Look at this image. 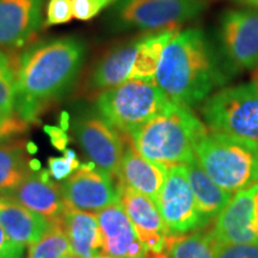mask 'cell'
<instances>
[{"mask_svg": "<svg viewBox=\"0 0 258 258\" xmlns=\"http://www.w3.org/2000/svg\"><path fill=\"white\" fill-rule=\"evenodd\" d=\"M88 47L83 38L63 36L40 41L12 59L16 78L15 111L27 123L63 97L78 78Z\"/></svg>", "mask_w": 258, "mask_h": 258, "instance_id": "cell-1", "label": "cell"}, {"mask_svg": "<svg viewBox=\"0 0 258 258\" xmlns=\"http://www.w3.org/2000/svg\"><path fill=\"white\" fill-rule=\"evenodd\" d=\"M230 79L215 42L201 28H188L166 46L154 83L171 102L191 109Z\"/></svg>", "mask_w": 258, "mask_h": 258, "instance_id": "cell-2", "label": "cell"}, {"mask_svg": "<svg viewBox=\"0 0 258 258\" xmlns=\"http://www.w3.org/2000/svg\"><path fill=\"white\" fill-rule=\"evenodd\" d=\"M207 134V128L191 109L171 102L163 111L125 135L146 159L169 169L195 159L196 147Z\"/></svg>", "mask_w": 258, "mask_h": 258, "instance_id": "cell-3", "label": "cell"}, {"mask_svg": "<svg viewBox=\"0 0 258 258\" xmlns=\"http://www.w3.org/2000/svg\"><path fill=\"white\" fill-rule=\"evenodd\" d=\"M196 159L217 184L235 194L258 183V145L212 133L200 141Z\"/></svg>", "mask_w": 258, "mask_h": 258, "instance_id": "cell-4", "label": "cell"}, {"mask_svg": "<svg viewBox=\"0 0 258 258\" xmlns=\"http://www.w3.org/2000/svg\"><path fill=\"white\" fill-rule=\"evenodd\" d=\"M206 8V0H117L106 15V23L114 32L173 30Z\"/></svg>", "mask_w": 258, "mask_h": 258, "instance_id": "cell-5", "label": "cell"}, {"mask_svg": "<svg viewBox=\"0 0 258 258\" xmlns=\"http://www.w3.org/2000/svg\"><path fill=\"white\" fill-rule=\"evenodd\" d=\"M171 101L154 82L131 79L99 92L98 114L112 127L129 134L170 105Z\"/></svg>", "mask_w": 258, "mask_h": 258, "instance_id": "cell-6", "label": "cell"}, {"mask_svg": "<svg viewBox=\"0 0 258 258\" xmlns=\"http://www.w3.org/2000/svg\"><path fill=\"white\" fill-rule=\"evenodd\" d=\"M201 112L212 133L258 145V88L253 83L218 90L206 99Z\"/></svg>", "mask_w": 258, "mask_h": 258, "instance_id": "cell-7", "label": "cell"}, {"mask_svg": "<svg viewBox=\"0 0 258 258\" xmlns=\"http://www.w3.org/2000/svg\"><path fill=\"white\" fill-rule=\"evenodd\" d=\"M226 69L232 76L258 66V10L249 6L222 12L215 36Z\"/></svg>", "mask_w": 258, "mask_h": 258, "instance_id": "cell-8", "label": "cell"}, {"mask_svg": "<svg viewBox=\"0 0 258 258\" xmlns=\"http://www.w3.org/2000/svg\"><path fill=\"white\" fill-rule=\"evenodd\" d=\"M66 211L99 213L120 202V185L114 178L97 169L92 161L80 164L79 169L60 186Z\"/></svg>", "mask_w": 258, "mask_h": 258, "instance_id": "cell-9", "label": "cell"}, {"mask_svg": "<svg viewBox=\"0 0 258 258\" xmlns=\"http://www.w3.org/2000/svg\"><path fill=\"white\" fill-rule=\"evenodd\" d=\"M156 203L171 234H186L206 226L196 206L185 165L167 169Z\"/></svg>", "mask_w": 258, "mask_h": 258, "instance_id": "cell-10", "label": "cell"}, {"mask_svg": "<svg viewBox=\"0 0 258 258\" xmlns=\"http://www.w3.org/2000/svg\"><path fill=\"white\" fill-rule=\"evenodd\" d=\"M73 131L83 151L97 169L111 178H117L124 151V140L117 129L99 114H84L74 122Z\"/></svg>", "mask_w": 258, "mask_h": 258, "instance_id": "cell-11", "label": "cell"}, {"mask_svg": "<svg viewBox=\"0 0 258 258\" xmlns=\"http://www.w3.org/2000/svg\"><path fill=\"white\" fill-rule=\"evenodd\" d=\"M212 233L219 244H258V183L232 196Z\"/></svg>", "mask_w": 258, "mask_h": 258, "instance_id": "cell-12", "label": "cell"}, {"mask_svg": "<svg viewBox=\"0 0 258 258\" xmlns=\"http://www.w3.org/2000/svg\"><path fill=\"white\" fill-rule=\"evenodd\" d=\"M120 191L122 208L133 224L139 239L146 247L150 256L165 254L171 233L163 220L157 203L128 186L120 185Z\"/></svg>", "mask_w": 258, "mask_h": 258, "instance_id": "cell-13", "label": "cell"}, {"mask_svg": "<svg viewBox=\"0 0 258 258\" xmlns=\"http://www.w3.org/2000/svg\"><path fill=\"white\" fill-rule=\"evenodd\" d=\"M44 0H0V49L28 46L42 24Z\"/></svg>", "mask_w": 258, "mask_h": 258, "instance_id": "cell-14", "label": "cell"}, {"mask_svg": "<svg viewBox=\"0 0 258 258\" xmlns=\"http://www.w3.org/2000/svg\"><path fill=\"white\" fill-rule=\"evenodd\" d=\"M97 219L102 232L103 253L112 258L151 257L120 202L99 212Z\"/></svg>", "mask_w": 258, "mask_h": 258, "instance_id": "cell-15", "label": "cell"}, {"mask_svg": "<svg viewBox=\"0 0 258 258\" xmlns=\"http://www.w3.org/2000/svg\"><path fill=\"white\" fill-rule=\"evenodd\" d=\"M125 138L117 183L146 195L157 202L161 186L165 182L167 167L146 159L135 148L131 138L128 135H125Z\"/></svg>", "mask_w": 258, "mask_h": 258, "instance_id": "cell-16", "label": "cell"}, {"mask_svg": "<svg viewBox=\"0 0 258 258\" xmlns=\"http://www.w3.org/2000/svg\"><path fill=\"white\" fill-rule=\"evenodd\" d=\"M140 38L141 36L121 42L105 51L90 71L86 89L102 92L129 80Z\"/></svg>", "mask_w": 258, "mask_h": 258, "instance_id": "cell-17", "label": "cell"}, {"mask_svg": "<svg viewBox=\"0 0 258 258\" xmlns=\"http://www.w3.org/2000/svg\"><path fill=\"white\" fill-rule=\"evenodd\" d=\"M48 175V171H32L17 188L6 194V196L51 222L59 219L66 209L60 188L50 182Z\"/></svg>", "mask_w": 258, "mask_h": 258, "instance_id": "cell-18", "label": "cell"}, {"mask_svg": "<svg viewBox=\"0 0 258 258\" xmlns=\"http://www.w3.org/2000/svg\"><path fill=\"white\" fill-rule=\"evenodd\" d=\"M51 222L14 199L0 195V225L15 243L30 246L40 240Z\"/></svg>", "mask_w": 258, "mask_h": 258, "instance_id": "cell-19", "label": "cell"}, {"mask_svg": "<svg viewBox=\"0 0 258 258\" xmlns=\"http://www.w3.org/2000/svg\"><path fill=\"white\" fill-rule=\"evenodd\" d=\"M71 252L78 258H95L102 250L103 239L98 219L93 213L64 211L61 215Z\"/></svg>", "mask_w": 258, "mask_h": 258, "instance_id": "cell-20", "label": "cell"}, {"mask_svg": "<svg viewBox=\"0 0 258 258\" xmlns=\"http://www.w3.org/2000/svg\"><path fill=\"white\" fill-rule=\"evenodd\" d=\"M185 169L199 213L207 226L212 220L217 219L222 209L231 201L232 194L220 188L207 175L196 158L186 164Z\"/></svg>", "mask_w": 258, "mask_h": 258, "instance_id": "cell-21", "label": "cell"}, {"mask_svg": "<svg viewBox=\"0 0 258 258\" xmlns=\"http://www.w3.org/2000/svg\"><path fill=\"white\" fill-rule=\"evenodd\" d=\"M177 31L178 29H173V30L150 32L141 36L129 80L137 79L154 82L164 50Z\"/></svg>", "mask_w": 258, "mask_h": 258, "instance_id": "cell-22", "label": "cell"}, {"mask_svg": "<svg viewBox=\"0 0 258 258\" xmlns=\"http://www.w3.org/2000/svg\"><path fill=\"white\" fill-rule=\"evenodd\" d=\"M28 153L23 140L0 144V194L12 191L32 172Z\"/></svg>", "mask_w": 258, "mask_h": 258, "instance_id": "cell-23", "label": "cell"}, {"mask_svg": "<svg viewBox=\"0 0 258 258\" xmlns=\"http://www.w3.org/2000/svg\"><path fill=\"white\" fill-rule=\"evenodd\" d=\"M219 243L212 231L198 230L186 234H171L166 244L167 258H217Z\"/></svg>", "mask_w": 258, "mask_h": 258, "instance_id": "cell-24", "label": "cell"}, {"mask_svg": "<svg viewBox=\"0 0 258 258\" xmlns=\"http://www.w3.org/2000/svg\"><path fill=\"white\" fill-rule=\"evenodd\" d=\"M60 218L51 221L43 237L30 245L28 258H62L71 252L69 238Z\"/></svg>", "mask_w": 258, "mask_h": 258, "instance_id": "cell-25", "label": "cell"}, {"mask_svg": "<svg viewBox=\"0 0 258 258\" xmlns=\"http://www.w3.org/2000/svg\"><path fill=\"white\" fill-rule=\"evenodd\" d=\"M16 78L12 57L0 49V120L15 114Z\"/></svg>", "mask_w": 258, "mask_h": 258, "instance_id": "cell-26", "label": "cell"}, {"mask_svg": "<svg viewBox=\"0 0 258 258\" xmlns=\"http://www.w3.org/2000/svg\"><path fill=\"white\" fill-rule=\"evenodd\" d=\"M80 166V161L72 150H64L63 157H51L48 159V172L56 182H62Z\"/></svg>", "mask_w": 258, "mask_h": 258, "instance_id": "cell-27", "label": "cell"}, {"mask_svg": "<svg viewBox=\"0 0 258 258\" xmlns=\"http://www.w3.org/2000/svg\"><path fill=\"white\" fill-rule=\"evenodd\" d=\"M73 18V0H48L44 27L69 23Z\"/></svg>", "mask_w": 258, "mask_h": 258, "instance_id": "cell-28", "label": "cell"}, {"mask_svg": "<svg viewBox=\"0 0 258 258\" xmlns=\"http://www.w3.org/2000/svg\"><path fill=\"white\" fill-rule=\"evenodd\" d=\"M117 0H73V16L78 21H91Z\"/></svg>", "mask_w": 258, "mask_h": 258, "instance_id": "cell-29", "label": "cell"}, {"mask_svg": "<svg viewBox=\"0 0 258 258\" xmlns=\"http://www.w3.org/2000/svg\"><path fill=\"white\" fill-rule=\"evenodd\" d=\"M217 258H258V244H219Z\"/></svg>", "mask_w": 258, "mask_h": 258, "instance_id": "cell-30", "label": "cell"}, {"mask_svg": "<svg viewBox=\"0 0 258 258\" xmlns=\"http://www.w3.org/2000/svg\"><path fill=\"white\" fill-rule=\"evenodd\" d=\"M28 128V123L19 117L17 112L0 120V141L10 139L15 135L24 133Z\"/></svg>", "mask_w": 258, "mask_h": 258, "instance_id": "cell-31", "label": "cell"}, {"mask_svg": "<svg viewBox=\"0 0 258 258\" xmlns=\"http://www.w3.org/2000/svg\"><path fill=\"white\" fill-rule=\"evenodd\" d=\"M24 246L15 243L0 225V258H22Z\"/></svg>", "mask_w": 258, "mask_h": 258, "instance_id": "cell-32", "label": "cell"}, {"mask_svg": "<svg viewBox=\"0 0 258 258\" xmlns=\"http://www.w3.org/2000/svg\"><path fill=\"white\" fill-rule=\"evenodd\" d=\"M44 132L49 135L51 144L53 146L57 148L59 151L66 150L67 144H69V137L64 133L63 129H60L57 127H53V125H44Z\"/></svg>", "mask_w": 258, "mask_h": 258, "instance_id": "cell-33", "label": "cell"}, {"mask_svg": "<svg viewBox=\"0 0 258 258\" xmlns=\"http://www.w3.org/2000/svg\"><path fill=\"white\" fill-rule=\"evenodd\" d=\"M235 4L241 6H249V8H253L258 10V0H233Z\"/></svg>", "mask_w": 258, "mask_h": 258, "instance_id": "cell-34", "label": "cell"}, {"mask_svg": "<svg viewBox=\"0 0 258 258\" xmlns=\"http://www.w3.org/2000/svg\"><path fill=\"white\" fill-rule=\"evenodd\" d=\"M95 258H112V257L108 256V254H98V256H96Z\"/></svg>", "mask_w": 258, "mask_h": 258, "instance_id": "cell-35", "label": "cell"}, {"mask_svg": "<svg viewBox=\"0 0 258 258\" xmlns=\"http://www.w3.org/2000/svg\"><path fill=\"white\" fill-rule=\"evenodd\" d=\"M254 85L258 88V70H257V73H256V77H254V82H253Z\"/></svg>", "mask_w": 258, "mask_h": 258, "instance_id": "cell-36", "label": "cell"}, {"mask_svg": "<svg viewBox=\"0 0 258 258\" xmlns=\"http://www.w3.org/2000/svg\"><path fill=\"white\" fill-rule=\"evenodd\" d=\"M152 258H167L165 254H163V256H157V257H152Z\"/></svg>", "mask_w": 258, "mask_h": 258, "instance_id": "cell-37", "label": "cell"}]
</instances>
